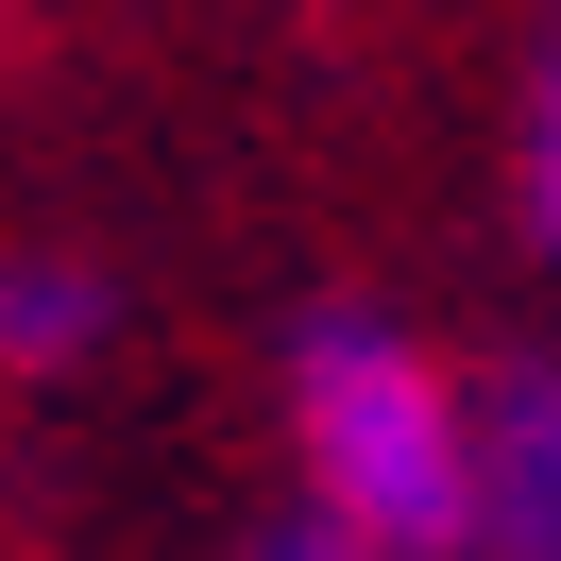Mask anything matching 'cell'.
<instances>
[{
    "label": "cell",
    "mask_w": 561,
    "mask_h": 561,
    "mask_svg": "<svg viewBox=\"0 0 561 561\" xmlns=\"http://www.w3.org/2000/svg\"><path fill=\"white\" fill-rule=\"evenodd\" d=\"M511 239L561 255V18H545V51H527V85H511Z\"/></svg>",
    "instance_id": "cell-4"
},
{
    "label": "cell",
    "mask_w": 561,
    "mask_h": 561,
    "mask_svg": "<svg viewBox=\"0 0 561 561\" xmlns=\"http://www.w3.org/2000/svg\"><path fill=\"white\" fill-rule=\"evenodd\" d=\"M239 561H375V545H341V527H323V511H273V527H255Z\"/></svg>",
    "instance_id": "cell-5"
},
{
    "label": "cell",
    "mask_w": 561,
    "mask_h": 561,
    "mask_svg": "<svg viewBox=\"0 0 561 561\" xmlns=\"http://www.w3.org/2000/svg\"><path fill=\"white\" fill-rule=\"evenodd\" d=\"M477 561H561V357L477 391Z\"/></svg>",
    "instance_id": "cell-2"
},
{
    "label": "cell",
    "mask_w": 561,
    "mask_h": 561,
    "mask_svg": "<svg viewBox=\"0 0 561 561\" xmlns=\"http://www.w3.org/2000/svg\"><path fill=\"white\" fill-rule=\"evenodd\" d=\"M103 341H119L103 255H51V239H18V255H0V375H85Z\"/></svg>",
    "instance_id": "cell-3"
},
{
    "label": "cell",
    "mask_w": 561,
    "mask_h": 561,
    "mask_svg": "<svg viewBox=\"0 0 561 561\" xmlns=\"http://www.w3.org/2000/svg\"><path fill=\"white\" fill-rule=\"evenodd\" d=\"M273 425H289V511H323L375 561H477V391L391 307H307L289 323Z\"/></svg>",
    "instance_id": "cell-1"
}]
</instances>
